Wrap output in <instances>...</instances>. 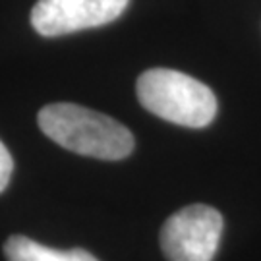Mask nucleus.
<instances>
[{
	"mask_svg": "<svg viewBox=\"0 0 261 261\" xmlns=\"http://www.w3.org/2000/svg\"><path fill=\"white\" fill-rule=\"evenodd\" d=\"M130 0H39L31 25L43 37H60L107 25L120 16Z\"/></svg>",
	"mask_w": 261,
	"mask_h": 261,
	"instance_id": "nucleus-4",
	"label": "nucleus"
},
{
	"mask_svg": "<svg viewBox=\"0 0 261 261\" xmlns=\"http://www.w3.org/2000/svg\"><path fill=\"white\" fill-rule=\"evenodd\" d=\"M223 236V215L209 205H188L170 215L161 230L168 261H213Z\"/></svg>",
	"mask_w": 261,
	"mask_h": 261,
	"instance_id": "nucleus-3",
	"label": "nucleus"
},
{
	"mask_svg": "<svg viewBox=\"0 0 261 261\" xmlns=\"http://www.w3.org/2000/svg\"><path fill=\"white\" fill-rule=\"evenodd\" d=\"M12 170H14L12 155L8 153L6 145L0 141V194L8 188V182L10 178H12Z\"/></svg>",
	"mask_w": 261,
	"mask_h": 261,
	"instance_id": "nucleus-6",
	"label": "nucleus"
},
{
	"mask_svg": "<svg viewBox=\"0 0 261 261\" xmlns=\"http://www.w3.org/2000/svg\"><path fill=\"white\" fill-rule=\"evenodd\" d=\"M4 255L8 261H99L85 250H53L25 236H10L4 244Z\"/></svg>",
	"mask_w": 261,
	"mask_h": 261,
	"instance_id": "nucleus-5",
	"label": "nucleus"
},
{
	"mask_svg": "<svg viewBox=\"0 0 261 261\" xmlns=\"http://www.w3.org/2000/svg\"><path fill=\"white\" fill-rule=\"evenodd\" d=\"M138 99L155 116L186 128H205L217 114V97L205 84L168 68L140 75Z\"/></svg>",
	"mask_w": 261,
	"mask_h": 261,
	"instance_id": "nucleus-2",
	"label": "nucleus"
},
{
	"mask_svg": "<svg viewBox=\"0 0 261 261\" xmlns=\"http://www.w3.org/2000/svg\"><path fill=\"white\" fill-rule=\"evenodd\" d=\"M37 120L47 138L84 157L120 161L134 151V136L126 126L80 105H47L39 111Z\"/></svg>",
	"mask_w": 261,
	"mask_h": 261,
	"instance_id": "nucleus-1",
	"label": "nucleus"
}]
</instances>
